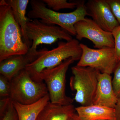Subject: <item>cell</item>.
Listing matches in <instances>:
<instances>
[{
	"instance_id": "7a4b0ae2",
	"label": "cell",
	"mask_w": 120,
	"mask_h": 120,
	"mask_svg": "<svg viewBox=\"0 0 120 120\" xmlns=\"http://www.w3.org/2000/svg\"><path fill=\"white\" fill-rule=\"evenodd\" d=\"M80 44L76 39H73L68 41L59 42L57 47L51 50L42 49L37 58L27 64L25 69L35 81L43 82L39 76L45 69L57 67L69 58L79 60L82 53Z\"/></svg>"
},
{
	"instance_id": "cb8c5ba5",
	"label": "cell",
	"mask_w": 120,
	"mask_h": 120,
	"mask_svg": "<svg viewBox=\"0 0 120 120\" xmlns=\"http://www.w3.org/2000/svg\"><path fill=\"white\" fill-rule=\"evenodd\" d=\"M114 109L116 112V120H120V98L118 99Z\"/></svg>"
},
{
	"instance_id": "6da1fadb",
	"label": "cell",
	"mask_w": 120,
	"mask_h": 120,
	"mask_svg": "<svg viewBox=\"0 0 120 120\" xmlns=\"http://www.w3.org/2000/svg\"><path fill=\"white\" fill-rule=\"evenodd\" d=\"M29 48L11 7L0 6V62L13 56L25 55Z\"/></svg>"
},
{
	"instance_id": "ba28073f",
	"label": "cell",
	"mask_w": 120,
	"mask_h": 120,
	"mask_svg": "<svg viewBox=\"0 0 120 120\" xmlns=\"http://www.w3.org/2000/svg\"><path fill=\"white\" fill-rule=\"evenodd\" d=\"M80 45L82 55L76 65L90 67L101 73L110 75L113 73L118 62L114 48L94 49L83 43Z\"/></svg>"
},
{
	"instance_id": "ffe728a7",
	"label": "cell",
	"mask_w": 120,
	"mask_h": 120,
	"mask_svg": "<svg viewBox=\"0 0 120 120\" xmlns=\"http://www.w3.org/2000/svg\"><path fill=\"white\" fill-rule=\"evenodd\" d=\"M0 120H19L18 114L12 100L4 113L0 117Z\"/></svg>"
},
{
	"instance_id": "484cf974",
	"label": "cell",
	"mask_w": 120,
	"mask_h": 120,
	"mask_svg": "<svg viewBox=\"0 0 120 120\" xmlns=\"http://www.w3.org/2000/svg\"><path fill=\"white\" fill-rule=\"evenodd\" d=\"M104 120V119H102V120Z\"/></svg>"
},
{
	"instance_id": "2e32d148",
	"label": "cell",
	"mask_w": 120,
	"mask_h": 120,
	"mask_svg": "<svg viewBox=\"0 0 120 120\" xmlns=\"http://www.w3.org/2000/svg\"><path fill=\"white\" fill-rule=\"evenodd\" d=\"M50 101L49 94L31 105H25L13 101L19 120H36L39 114Z\"/></svg>"
},
{
	"instance_id": "d6986e66",
	"label": "cell",
	"mask_w": 120,
	"mask_h": 120,
	"mask_svg": "<svg viewBox=\"0 0 120 120\" xmlns=\"http://www.w3.org/2000/svg\"><path fill=\"white\" fill-rule=\"evenodd\" d=\"M11 90V82L6 77L0 75V97L1 98L10 97Z\"/></svg>"
},
{
	"instance_id": "44dd1931",
	"label": "cell",
	"mask_w": 120,
	"mask_h": 120,
	"mask_svg": "<svg viewBox=\"0 0 120 120\" xmlns=\"http://www.w3.org/2000/svg\"><path fill=\"white\" fill-rule=\"evenodd\" d=\"M114 39V49L118 62L120 61V25L116 27L112 32Z\"/></svg>"
},
{
	"instance_id": "603a6c76",
	"label": "cell",
	"mask_w": 120,
	"mask_h": 120,
	"mask_svg": "<svg viewBox=\"0 0 120 120\" xmlns=\"http://www.w3.org/2000/svg\"><path fill=\"white\" fill-rule=\"evenodd\" d=\"M10 97L2 98L0 100V117L4 114L11 101Z\"/></svg>"
},
{
	"instance_id": "30bf717a",
	"label": "cell",
	"mask_w": 120,
	"mask_h": 120,
	"mask_svg": "<svg viewBox=\"0 0 120 120\" xmlns=\"http://www.w3.org/2000/svg\"><path fill=\"white\" fill-rule=\"evenodd\" d=\"M86 6L87 15L104 30L112 32L120 25L106 0H89Z\"/></svg>"
},
{
	"instance_id": "9a60e30c",
	"label": "cell",
	"mask_w": 120,
	"mask_h": 120,
	"mask_svg": "<svg viewBox=\"0 0 120 120\" xmlns=\"http://www.w3.org/2000/svg\"><path fill=\"white\" fill-rule=\"evenodd\" d=\"M29 64L25 55L13 56L0 62V73L11 82Z\"/></svg>"
},
{
	"instance_id": "7c38bea8",
	"label": "cell",
	"mask_w": 120,
	"mask_h": 120,
	"mask_svg": "<svg viewBox=\"0 0 120 120\" xmlns=\"http://www.w3.org/2000/svg\"><path fill=\"white\" fill-rule=\"evenodd\" d=\"M72 104L63 105L48 102L39 114L36 120H69L75 113Z\"/></svg>"
},
{
	"instance_id": "7402d4cb",
	"label": "cell",
	"mask_w": 120,
	"mask_h": 120,
	"mask_svg": "<svg viewBox=\"0 0 120 120\" xmlns=\"http://www.w3.org/2000/svg\"><path fill=\"white\" fill-rule=\"evenodd\" d=\"M114 15L120 25V0H106Z\"/></svg>"
},
{
	"instance_id": "52a82bcc",
	"label": "cell",
	"mask_w": 120,
	"mask_h": 120,
	"mask_svg": "<svg viewBox=\"0 0 120 120\" xmlns=\"http://www.w3.org/2000/svg\"><path fill=\"white\" fill-rule=\"evenodd\" d=\"M70 88L76 92L74 99L82 106L93 105L99 71L89 67L76 65L71 68Z\"/></svg>"
},
{
	"instance_id": "d4e9b609",
	"label": "cell",
	"mask_w": 120,
	"mask_h": 120,
	"mask_svg": "<svg viewBox=\"0 0 120 120\" xmlns=\"http://www.w3.org/2000/svg\"><path fill=\"white\" fill-rule=\"evenodd\" d=\"M69 120H81L79 118L77 114L75 113L71 117Z\"/></svg>"
},
{
	"instance_id": "8992f818",
	"label": "cell",
	"mask_w": 120,
	"mask_h": 120,
	"mask_svg": "<svg viewBox=\"0 0 120 120\" xmlns=\"http://www.w3.org/2000/svg\"><path fill=\"white\" fill-rule=\"evenodd\" d=\"M75 61L73 58H69L57 67L45 69L40 73V79L46 85L52 103L63 105L73 103V99L66 95L65 89L67 72Z\"/></svg>"
},
{
	"instance_id": "e0dca14e",
	"label": "cell",
	"mask_w": 120,
	"mask_h": 120,
	"mask_svg": "<svg viewBox=\"0 0 120 120\" xmlns=\"http://www.w3.org/2000/svg\"><path fill=\"white\" fill-rule=\"evenodd\" d=\"M42 1L50 8L54 11L64 9L76 8L79 1L68 2L67 0H42Z\"/></svg>"
},
{
	"instance_id": "5bb4252c",
	"label": "cell",
	"mask_w": 120,
	"mask_h": 120,
	"mask_svg": "<svg viewBox=\"0 0 120 120\" xmlns=\"http://www.w3.org/2000/svg\"><path fill=\"white\" fill-rule=\"evenodd\" d=\"M29 0H6L7 4L11 7L16 21L19 26L23 39L29 48L32 42L28 39L27 34V24L29 19L26 16V11Z\"/></svg>"
},
{
	"instance_id": "9c48e42d",
	"label": "cell",
	"mask_w": 120,
	"mask_h": 120,
	"mask_svg": "<svg viewBox=\"0 0 120 120\" xmlns=\"http://www.w3.org/2000/svg\"><path fill=\"white\" fill-rule=\"evenodd\" d=\"M74 26L76 38L78 41L83 38L89 39L97 49L114 48L115 43L112 32L104 30L91 19L86 18L76 23Z\"/></svg>"
},
{
	"instance_id": "4fadbf2b",
	"label": "cell",
	"mask_w": 120,
	"mask_h": 120,
	"mask_svg": "<svg viewBox=\"0 0 120 120\" xmlns=\"http://www.w3.org/2000/svg\"><path fill=\"white\" fill-rule=\"evenodd\" d=\"M76 112L81 120H116V112L113 108L92 105L75 108Z\"/></svg>"
},
{
	"instance_id": "3957f363",
	"label": "cell",
	"mask_w": 120,
	"mask_h": 120,
	"mask_svg": "<svg viewBox=\"0 0 120 120\" xmlns=\"http://www.w3.org/2000/svg\"><path fill=\"white\" fill-rule=\"evenodd\" d=\"M31 10L27 16L30 19H38L45 23L56 25L76 36L75 25L86 19L87 15L84 1H79L76 9L69 13L56 11L47 8L42 0H32L30 1Z\"/></svg>"
},
{
	"instance_id": "277c9868",
	"label": "cell",
	"mask_w": 120,
	"mask_h": 120,
	"mask_svg": "<svg viewBox=\"0 0 120 120\" xmlns=\"http://www.w3.org/2000/svg\"><path fill=\"white\" fill-rule=\"evenodd\" d=\"M27 34L28 39L32 42L31 46L25 55L30 64L41 53V50H37L39 45H51L59 39L68 41L73 39L68 32L59 26L45 23L38 19H30L27 24Z\"/></svg>"
},
{
	"instance_id": "ac0fdd59",
	"label": "cell",
	"mask_w": 120,
	"mask_h": 120,
	"mask_svg": "<svg viewBox=\"0 0 120 120\" xmlns=\"http://www.w3.org/2000/svg\"><path fill=\"white\" fill-rule=\"evenodd\" d=\"M114 73L112 85L114 93L117 98H120V61L118 62Z\"/></svg>"
},
{
	"instance_id": "8fae6325",
	"label": "cell",
	"mask_w": 120,
	"mask_h": 120,
	"mask_svg": "<svg viewBox=\"0 0 120 120\" xmlns=\"http://www.w3.org/2000/svg\"><path fill=\"white\" fill-rule=\"evenodd\" d=\"M98 79L93 105L114 109L118 99L114 91L110 75L98 71Z\"/></svg>"
},
{
	"instance_id": "5b68a950",
	"label": "cell",
	"mask_w": 120,
	"mask_h": 120,
	"mask_svg": "<svg viewBox=\"0 0 120 120\" xmlns=\"http://www.w3.org/2000/svg\"><path fill=\"white\" fill-rule=\"evenodd\" d=\"M10 98L13 101L27 105L35 103L49 94L43 82L35 81L25 69L11 81Z\"/></svg>"
}]
</instances>
